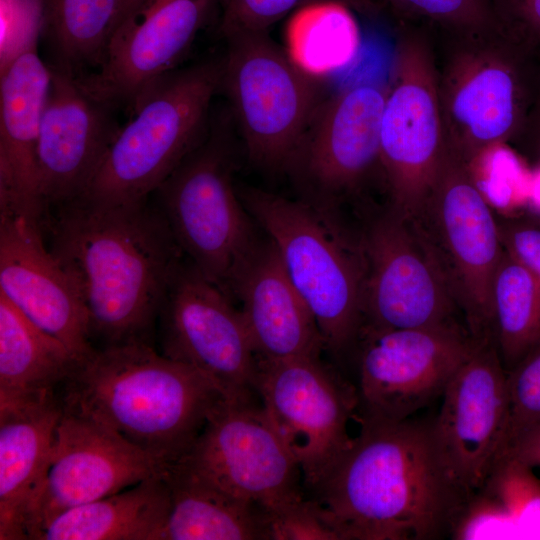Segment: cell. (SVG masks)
Masks as SVG:
<instances>
[{"label": "cell", "instance_id": "1", "mask_svg": "<svg viewBox=\"0 0 540 540\" xmlns=\"http://www.w3.org/2000/svg\"><path fill=\"white\" fill-rule=\"evenodd\" d=\"M50 238V250L82 295L91 337L104 346L152 345L183 253L158 205L76 198L59 205Z\"/></svg>", "mask_w": 540, "mask_h": 540}, {"label": "cell", "instance_id": "2", "mask_svg": "<svg viewBox=\"0 0 540 540\" xmlns=\"http://www.w3.org/2000/svg\"><path fill=\"white\" fill-rule=\"evenodd\" d=\"M346 540L451 535L471 498L450 474L431 422L361 419V430L312 487Z\"/></svg>", "mask_w": 540, "mask_h": 540}, {"label": "cell", "instance_id": "3", "mask_svg": "<svg viewBox=\"0 0 540 540\" xmlns=\"http://www.w3.org/2000/svg\"><path fill=\"white\" fill-rule=\"evenodd\" d=\"M63 388L65 408L166 465L187 453L225 399L199 371L141 342L95 349Z\"/></svg>", "mask_w": 540, "mask_h": 540}, {"label": "cell", "instance_id": "4", "mask_svg": "<svg viewBox=\"0 0 540 540\" xmlns=\"http://www.w3.org/2000/svg\"><path fill=\"white\" fill-rule=\"evenodd\" d=\"M237 191L314 316L325 349L343 356L358 344L364 322L367 267L360 227L348 225L338 207L248 185Z\"/></svg>", "mask_w": 540, "mask_h": 540}, {"label": "cell", "instance_id": "5", "mask_svg": "<svg viewBox=\"0 0 540 540\" xmlns=\"http://www.w3.org/2000/svg\"><path fill=\"white\" fill-rule=\"evenodd\" d=\"M221 80L222 58L177 68L148 87L78 198L101 203L148 199L205 137Z\"/></svg>", "mask_w": 540, "mask_h": 540}, {"label": "cell", "instance_id": "6", "mask_svg": "<svg viewBox=\"0 0 540 540\" xmlns=\"http://www.w3.org/2000/svg\"><path fill=\"white\" fill-rule=\"evenodd\" d=\"M433 41L447 148L467 162L492 143L513 145L540 91V58L497 29Z\"/></svg>", "mask_w": 540, "mask_h": 540}, {"label": "cell", "instance_id": "7", "mask_svg": "<svg viewBox=\"0 0 540 540\" xmlns=\"http://www.w3.org/2000/svg\"><path fill=\"white\" fill-rule=\"evenodd\" d=\"M231 115L210 122L199 145L155 191L182 252L231 298L233 277L261 239L233 183Z\"/></svg>", "mask_w": 540, "mask_h": 540}, {"label": "cell", "instance_id": "8", "mask_svg": "<svg viewBox=\"0 0 540 540\" xmlns=\"http://www.w3.org/2000/svg\"><path fill=\"white\" fill-rule=\"evenodd\" d=\"M221 90L249 160L271 173L287 172L323 99L319 82L300 71L269 32L223 37Z\"/></svg>", "mask_w": 540, "mask_h": 540}, {"label": "cell", "instance_id": "9", "mask_svg": "<svg viewBox=\"0 0 540 540\" xmlns=\"http://www.w3.org/2000/svg\"><path fill=\"white\" fill-rule=\"evenodd\" d=\"M446 153L433 36L425 28L398 24L380 127L387 204L411 218L430 192Z\"/></svg>", "mask_w": 540, "mask_h": 540}, {"label": "cell", "instance_id": "10", "mask_svg": "<svg viewBox=\"0 0 540 540\" xmlns=\"http://www.w3.org/2000/svg\"><path fill=\"white\" fill-rule=\"evenodd\" d=\"M475 340L493 338L491 288L503 253L497 217L466 162L447 148L435 182L409 218Z\"/></svg>", "mask_w": 540, "mask_h": 540}, {"label": "cell", "instance_id": "11", "mask_svg": "<svg viewBox=\"0 0 540 540\" xmlns=\"http://www.w3.org/2000/svg\"><path fill=\"white\" fill-rule=\"evenodd\" d=\"M386 86L358 83L321 101L287 172L303 198L355 209L373 203L367 197L375 182L384 191L380 127Z\"/></svg>", "mask_w": 540, "mask_h": 540}, {"label": "cell", "instance_id": "12", "mask_svg": "<svg viewBox=\"0 0 540 540\" xmlns=\"http://www.w3.org/2000/svg\"><path fill=\"white\" fill-rule=\"evenodd\" d=\"M359 213L367 267L362 330L465 326L412 221L388 204Z\"/></svg>", "mask_w": 540, "mask_h": 540}, {"label": "cell", "instance_id": "13", "mask_svg": "<svg viewBox=\"0 0 540 540\" xmlns=\"http://www.w3.org/2000/svg\"><path fill=\"white\" fill-rule=\"evenodd\" d=\"M262 408L313 487L349 445L357 389L320 356L257 359Z\"/></svg>", "mask_w": 540, "mask_h": 540}, {"label": "cell", "instance_id": "14", "mask_svg": "<svg viewBox=\"0 0 540 540\" xmlns=\"http://www.w3.org/2000/svg\"><path fill=\"white\" fill-rule=\"evenodd\" d=\"M477 341L460 323L362 330L358 341L360 419L410 418L443 395Z\"/></svg>", "mask_w": 540, "mask_h": 540}, {"label": "cell", "instance_id": "15", "mask_svg": "<svg viewBox=\"0 0 540 540\" xmlns=\"http://www.w3.org/2000/svg\"><path fill=\"white\" fill-rule=\"evenodd\" d=\"M159 319L162 354L199 371L225 399L252 400L257 357L242 314L191 262L177 270Z\"/></svg>", "mask_w": 540, "mask_h": 540}, {"label": "cell", "instance_id": "16", "mask_svg": "<svg viewBox=\"0 0 540 540\" xmlns=\"http://www.w3.org/2000/svg\"><path fill=\"white\" fill-rule=\"evenodd\" d=\"M168 466L63 406L48 465L27 512V539L36 540L57 515L163 474Z\"/></svg>", "mask_w": 540, "mask_h": 540}, {"label": "cell", "instance_id": "17", "mask_svg": "<svg viewBox=\"0 0 540 540\" xmlns=\"http://www.w3.org/2000/svg\"><path fill=\"white\" fill-rule=\"evenodd\" d=\"M177 462L263 511L302 496L296 460L252 400L224 399Z\"/></svg>", "mask_w": 540, "mask_h": 540}, {"label": "cell", "instance_id": "18", "mask_svg": "<svg viewBox=\"0 0 540 540\" xmlns=\"http://www.w3.org/2000/svg\"><path fill=\"white\" fill-rule=\"evenodd\" d=\"M442 397L432 421L435 441L450 474L472 497L485 485L507 441V372L493 338L477 341Z\"/></svg>", "mask_w": 540, "mask_h": 540}, {"label": "cell", "instance_id": "19", "mask_svg": "<svg viewBox=\"0 0 540 540\" xmlns=\"http://www.w3.org/2000/svg\"><path fill=\"white\" fill-rule=\"evenodd\" d=\"M218 0H145L114 31L96 70L82 87L110 107L125 106L176 70L208 25Z\"/></svg>", "mask_w": 540, "mask_h": 540}, {"label": "cell", "instance_id": "20", "mask_svg": "<svg viewBox=\"0 0 540 540\" xmlns=\"http://www.w3.org/2000/svg\"><path fill=\"white\" fill-rule=\"evenodd\" d=\"M42 223L0 213V292L78 359L94 350L82 295L44 243Z\"/></svg>", "mask_w": 540, "mask_h": 540}, {"label": "cell", "instance_id": "21", "mask_svg": "<svg viewBox=\"0 0 540 540\" xmlns=\"http://www.w3.org/2000/svg\"><path fill=\"white\" fill-rule=\"evenodd\" d=\"M48 65L38 170L45 205L59 206L82 195L120 126L110 114L112 107L91 96L77 76Z\"/></svg>", "mask_w": 540, "mask_h": 540}, {"label": "cell", "instance_id": "22", "mask_svg": "<svg viewBox=\"0 0 540 540\" xmlns=\"http://www.w3.org/2000/svg\"><path fill=\"white\" fill-rule=\"evenodd\" d=\"M230 293L240 302L257 359L316 357L325 349L314 316L267 236L236 271Z\"/></svg>", "mask_w": 540, "mask_h": 540}, {"label": "cell", "instance_id": "23", "mask_svg": "<svg viewBox=\"0 0 540 540\" xmlns=\"http://www.w3.org/2000/svg\"><path fill=\"white\" fill-rule=\"evenodd\" d=\"M50 67L28 50L0 70V213L43 222L38 170L39 127Z\"/></svg>", "mask_w": 540, "mask_h": 540}, {"label": "cell", "instance_id": "24", "mask_svg": "<svg viewBox=\"0 0 540 540\" xmlns=\"http://www.w3.org/2000/svg\"><path fill=\"white\" fill-rule=\"evenodd\" d=\"M63 413L57 396L0 408V539H27L26 516Z\"/></svg>", "mask_w": 540, "mask_h": 540}, {"label": "cell", "instance_id": "25", "mask_svg": "<svg viewBox=\"0 0 540 540\" xmlns=\"http://www.w3.org/2000/svg\"><path fill=\"white\" fill-rule=\"evenodd\" d=\"M80 362L0 292V408L56 396Z\"/></svg>", "mask_w": 540, "mask_h": 540}, {"label": "cell", "instance_id": "26", "mask_svg": "<svg viewBox=\"0 0 540 540\" xmlns=\"http://www.w3.org/2000/svg\"><path fill=\"white\" fill-rule=\"evenodd\" d=\"M165 478L170 511L162 540H267L263 510L180 462Z\"/></svg>", "mask_w": 540, "mask_h": 540}, {"label": "cell", "instance_id": "27", "mask_svg": "<svg viewBox=\"0 0 540 540\" xmlns=\"http://www.w3.org/2000/svg\"><path fill=\"white\" fill-rule=\"evenodd\" d=\"M165 473L57 515L36 540H162L170 511Z\"/></svg>", "mask_w": 540, "mask_h": 540}, {"label": "cell", "instance_id": "28", "mask_svg": "<svg viewBox=\"0 0 540 540\" xmlns=\"http://www.w3.org/2000/svg\"><path fill=\"white\" fill-rule=\"evenodd\" d=\"M355 11L337 0H319L286 17L283 45L290 61L304 74L322 80L348 67L361 48Z\"/></svg>", "mask_w": 540, "mask_h": 540}, {"label": "cell", "instance_id": "29", "mask_svg": "<svg viewBox=\"0 0 540 540\" xmlns=\"http://www.w3.org/2000/svg\"><path fill=\"white\" fill-rule=\"evenodd\" d=\"M45 36L52 66L80 76L98 67L116 29L119 0H42Z\"/></svg>", "mask_w": 540, "mask_h": 540}, {"label": "cell", "instance_id": "30", "mask_svg": "<svg viewBox=\"0 0 540 540\" xmlns=\"http://www.w3.org/2000/svg\"><path fill=\"white\" fill-rule=\"evenodd\" d=\"M492 335L509 372L540 341V284L505 249L491 288Z\"/></svg>", "mask_w": 540, "mask_h": 540}, {"label": "cell", "instance_id": "31", "mask_svg": "<svg viewBox=\"0 0 540 540\" xmlns=\"http://www.w3.org/2000/svg\"><path fill=\"white\" fill-rule=\"evenodd\" d=\"M484 197L500 210L527 208L532 170L527 159L508 142L485 146L466 162Z\"/></svg>", "mask_w": 540, "mask_h": 540}, {"label": "cell", "instance_id": "32", "mask_svg": "<svg viewBox=\"0 0 540 540\" xmlns=\"http://www.w3.org/2000/svg\"><path fill=\"white\" fill-rule=\"evenodd\" d=\"M398 24L425 28L434 38L496 29L486 0H380Z\"/></svg>", "mask_w": 540, "mask_h": 540}, {"label": "cell", "instance_id": "33", "mask_svg": "<svg viewBox=\"0 0 540 540\" xmlns=\"http://www.w3.org/2000/svg\"><path fill=\"white\" fill-rule=\"evenodd\" d=\"M319 0H225L219 31L221 35L238 32H269L270 27L294 10ZM369 18L383 11L379 0H337Z\"/></svg>", "mask_w": 540, "mask_h": 540}, {"label": "cell", "instance_id": "34", "mask_svg": "<svg viewBox=\"0 0 540 540\" xmlns=\"http://www.w3.org/2000/svg\"><path fill=\"white\" fill-rule=\"evenodd\" d=\"M263 513L267 540H346L336 518L316 499L300 496Z\"/></svg>", "mask_w": 540, "mask_h": 540}, {"label": "cell", "instance_id": "35", "mask_svg": "<svg viewBox=\"0 0 540 540\" xmlns=\"http://www.w3.org/2000/svg\"><path fill=\"white\" fill-rule=\"evenodd\" d=\"M507 388L509 416L505 449L516 437L540 424V341L507 372Z\"/></svg>", "mask_w": 540, "mask_h": 540}, {"label": "cell", "instance_id": "36", "mask_svg": "<svg viewBox=\"0 0 540 540\" xmlns=\"http://www.w3.org/2000/svg\"><path fill=\"white\" fill-rule=\"evenodd\" d=\"M0 70L37 48L42 33V0H1Z\"/></svg>", "mask_w": 540, "mask_h": 540}, {"label": "cell", "instance_id": "37", "mask_svg": "<svg viewBox=\"0 0 540 540\" xmlns=\"http://www.w3.org/2000/svg\"><path fill=\"white\" fill-rule=\"evenodd\" d=\"M497 31L540 58V0H486Z\"/></svg>", "mask_w": 540, "mask_h": 540}, {"label": "cell", "instance_id": "38", "mask_svg": "<svg viewBox=\"0 0 540 540\" xmlns=\"http://www.w3.org/2000/svg\"><path fill=\"white\" fill-rule=\"evenodd\" d=\"M511 523L512 519L500 501L488 490L481 489L466 503L459 514L450 537L476 539L495 535L496 526Z\"/></svg>", "mask_w": 540, "mask_h": 540}, {"label": "cell", "instance_id": "39", "mask_svg": "<svg viewBox=\"0 0 540 540\" xmlns=\"http://www.w3.org/2000/svg\"><path fill=\"white\" fill-rule=\"evenodd\" d=\"M504 249L540 284V221L522 216L497 218Z\"/></svg>", "mask_w": 540, "mask_h": 540}, {"label": "cell", "instance_id": "40", "mask_svg": "<svg viewBox=\"0 0 540 540\" xmlns=\"http://www.w3.org/2000/svg\"><path fill=\"white\" fill-rule=\"evenodd\" d=\"M513 145L530 152L527 159L532 170L527 209L540 217V91L529 114L524 129Z\"/></svg>", "mask_w": 540, "mask_h": 540}, {"label": "cell", "instance_id": "41", "mask_svg": "<svg viewBox=\"0 0 540 540\" xmlns=\"http://www.w3.org/2000/svg\"><path fill=\"white\" fill-rule=\"evenodd\" d=\"M502 457L513 459L532 469L540 468V424L516 437L507 446Z\"/></svg>", "mask_w": 540, "mask_h": 540}, {"label": "cell", "instance_id": "42", "mask_svg": "<svg viewBox=\"0 0 540 540\" xmlns=\"http://www.w3.org/2000/svg\"><path fill=\"white\" fill-rule=\"evenodd\" d=\"M145 0H119V13L116 28L131 15ZM116 30V29H115Z\"/></svg>", "mask_w": 540, "mask_h": 540}]
</instances>
